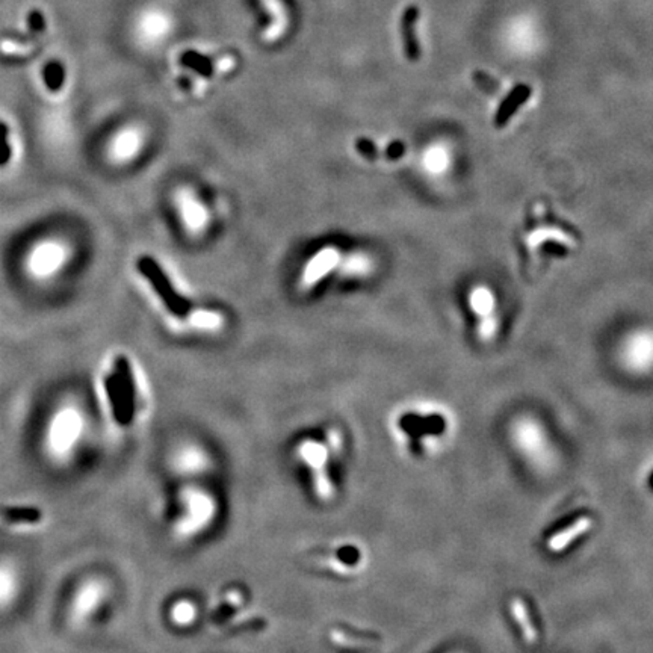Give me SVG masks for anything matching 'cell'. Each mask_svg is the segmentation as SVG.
<instances>
[{"label":"cell","mask_w":653,"mask_h":653,"mask_svg":"<svg viewBox=\"0 0 653 653\" xmlns=\"http://www.w3.org/2000/svg\"><path fill=\"white\" fill-rule=\"evenodd\" d=\"M399 428L411 440V449L413 453H420L419 439L424 436H439L445 431L446 424L445 419L436 415V416H419L407 413V415L399 419Z\"/></svg>","instance_id":"cell-7"},{"label":"cell","mask_w":653,"mask_h":653,"mask_svg":"<svg viewBox=\"0 0 653 653\" xmlns=\"http://www.w3.org/2000/svg\"><path fill=\"white\" fill-rule=\"evenodd\" d=\"M47 86H50V88H57V86H60L62 83V71L60 73V70H53L52 67H49V70H47Z\"/></svg>","instance_id":"cell-17"},{"label":"cell","mask_w":653,"mask_h":653,"mask_svg":"<svg viewBox=\"0 0 653 653\" xmlns=\"http://www.w3.org/2000/svg\"><path fill=\"white\" fill-rule=\"evenodd\" d=\"M419 18V8L408 6L401 18V36L402 47H404L406 57L410 62H418L420 57V49L416 38V23Z\"/></svg>","instance_id":"cell-9"},{"label":"cell","mask_w":653,"mask_h":653,"mask_svg":"<svg viewBox=\"0 0 653 653\" xmlns=\"http://www.w3.org/2000/svg\"><path fill=\"white\" fill-rule=\"evenodd\" d=\"M9 523H38L43 518V511L36 507H5L0 510Z\"/></svg>","instance_id":"cell-13"},{"label":"cell","mask_w":653,"mask_h":653,"mask_svg":"<svg viewBox=\"0 0 653 653\" xmlns=\"http://www.w3.org/2000/svg\"><path fill=\"white\" fill-rule=\"evenodd\" d=\"M221 511V499L210 479H176L163 523L172 540L191 544L215 530Z\"/></svg>","instance_id":"cell-2"},{"label":"cell","mask_w":653,"mask_h":653,"mask_svg":"<svg viewBox=\"0 0 653 653\" xmlns=\"http://www.w3.org/2000/svg\"><path fill=\"white\" fill-rule=\"evenodd\" d=\"M357 149H359L360 153H363V155H366V156L377 155V149L369 139H359L357 141Z\"/></svg>","instance_id":"cell-18"},{"label":"cell","mask_w":653,"mask_h":653,"mask_svg":"<svg viewBox=\"0 0 653 653\" xmlns=\"http://www.w3.org/2000/svg\"><path fill=\"white\" fill-rule=\"evenodd\" d=\"M530 95H531V86H528L526 83L517 85L516 88L508 94V97L502 102L501 106H499V111L495 115V126L504 128L516 114L517 108L522 106V104L530 99Z\"/></svg>","instance_id":"cell-10"},{"label":"cell","mask_w":653,"mask_h":653,"mask_svg":"<svg viewBox=\"0 0 653 653\" xmlns=\"http://www.w3.org/2000/svg\"><path fill=\"white\" fill-rule=\"evenodd\" d=\"M649 484H650V488L653 490V475H652V476H650V479H649Z\"/></svg>","instance_id":"cell-20"},{"label":"cell","mask_w":653,"mask_h":653,"mask_svg":"<svg viewBox=\"0 0 653 653\" xmlns=\"http://www.w3.org/2000/svg\"><path fill=\"white\" fill-rule=\"evenodd\" d=\"M167 619L172 628H177L180 631L191 629L200 620L198 603L188 596L177 598L168 605Z\"/></svg>","instance_id":"cell-8"},{"label":"cell","mask_w":653,"mask_h":653,"mask_svg":"<svg viewBox=\"0 0 653 653\" xmlns=\"http://www.w3.org/2000/svg\"><path fill=\"white\" fill-rule=\"evenodd\" d=\"M345 449L342 434L338 431L305 434L291 448L292 465L305 492L316 504L330 505L338 499Z\"/></svg>","instance_id":"cell-1"},{"label":"cell","mask_w":653,"mask_h":653,"mask_svg":"<svg viewBox=\"0 0 653 653\" xmlns=\"http://www.w3.org/2000/svg\"><path fill=\"white\" fill-rule=\"evenodd\" d=\"M263 8L271 15V26L268 31L263 32V38L268 41L277 40L280 35L286 31L287 23H289V17H287V9L282 0H261Z\"/></svg>","instance_id":"cell-11"},{"label":"cell","mask_w":653,"mask_h":653,"mask_svg":"<svg viewBox=\"0 0 653 653\" xmlns=\"http://www.w3.org/2000/svg\"><path fill=\"white\" fill-rule=\"evenodd\" d=\"M167 469L174 479H212L216 462L210 451L198 441L185 440L168 449Z\"/></svg>","instance_id":"cell-3"},{"label":"cell","mask_w":653,"mask_h":653,"mask_svg":"<svg viewBox=\"0 0 653 653\" xmlns=\"http://www.w3.org/2000/svg\"><path fill=\"white\" fill-rule=\"evenodd\" d=\"M11 159V146H9V129L5 123L0 121V167H5Z\"/></svg>","instance_id":"cell-16"},{"label":"cell","mask_w":653,"mask_h":653,"mask_svg":"<svg viewBox=\"0 0 653 653\" xmlns=\"http://www.w3.org/2000/svg\"><path fill=\"white\" fill-rule=\"evenodd\" d=\"M387 156L392 158V159H397L399 158L402 153H404V144L402 142H393L392 146L387 149Z\"/></svg>","instance_id":"cell-19"},{"label":"cell","mask_w":653,"mask_h":653,"mask_svg":"<svg viewBox=\"0 0 653 653\" xmlns=\"http://www.w3.org/2000/svg\"><path fill=\"white\" fill-rule=\"evenodd\" d=\"M322 563L326 570L338 576H350L357 570L363 563L362 549L351 542L333 543L329 551H325Z\"/></svg>","instance_id":"cell-6"},{"label":"cell","mask_w":653,"mask_h":653,"mask_svg":"<svg viewBox=\"0 0 653 653\" xmlns=\"http://www.w3.org/2000/svg\"><path fill=\"white\" fill-rule=\"evenodd\" d=\"M104 390L111 404L112 416L120 427H129L135 418V381L126 357H117L114 372L104 378Z\"/></svg>","instance_id":"cell-4"},{"label":"cell","mask_w":653,"mask_h":653,"mask_svg":"<svg viewBox=\"0 0 653 653\" xmlns=\"http://www.w3.org/2000/svg\"><path fill=\"white\" fill-rule=\"evenodd\" d=\"M138 270L150 282L153 289L160 296V300L172 315L180 316V318L188 315L191 309L189 301L176 292L174 286L171 284L165 273L160 270V266L151 257H141L138 261Z\"/></svg>","instance_id":"cell-5"},{"label":"cell","mask_w":653,"mask_h":653,"mask_svg":"<svg viewBox=\"0 0 653 653\" xmlns=\"http://www.w3.org/2000/svg\"><path fill=\"white\" fill-rule=\"evenodd\" d=\"M180 64L188 67V69L191 70L197 71L201 76H205V78H210V76H212L215 71V65L212 60L194 50H186L181 53Z\"/></svg>","instance_id":"cell-15"},{"label":"cell","mask_w":653,"mask_h":653,"mask_svg":"<svg viewBox=\"0 0 653 653\" xmlns=\"http://www.w3.org/2000/svg\"><path fill=\"white\" fill-rule=\"evenodd\" d=\"M511 611H513V616H514L516 621L518 623V626L522 628V632H523V637H525L526 642H528V645H534V642L537 641V631H535V628L532 625L530 612H528V610H526L525 602L522 599L514 598L513 602H511Z\"/></svg>","instance_id":"cell-14"},{"label":"cell","mask_w":653,"mask_h":653,"mask_svg":"<svg viewBox=\"0 0 653 653\" xmlns=\"http://www.w3.org/2000/svg\"><path fill=\"white\" fill-rule=\"evenodd\" d=\"M590 526H591V518L589 516H582L575 523H572L568 528H564V530L560 531L558 534H555L549 540L547 547H549L552 552H560L565 549V547H568L575 539H578L579 535H582L585 531H587Z\"/></svg>","instance_id":"cell-12"}]
</instances>
